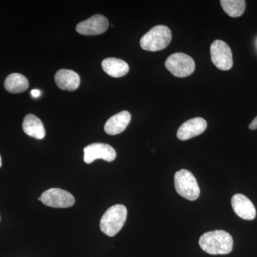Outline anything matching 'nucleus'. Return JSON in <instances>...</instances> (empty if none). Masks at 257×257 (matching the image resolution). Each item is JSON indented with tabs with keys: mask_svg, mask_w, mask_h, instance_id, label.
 Wrapping results in <instances>:
<instances>
[{
	"mask_svg": "<svg viewBox=\"0 0 257 257\" xmlns=\"http://www.w3.org/2000/svg\"><path fill=\"white\" fill-rule=\"evenodd\" d=\"M199 246L209 254H227L232 251V236L223 230H215L205 233L199 238Z\"/></svg>",
	"mask_w": 257,
	"mask_h": 257,
	"instance_id": "f257e3e1",
	"label": "nucleus"
},
{
	"mask_svg": "<svg viewBox=\"0 0 257 257\" xmlns=\"http://www.w3.org/2000/svg\"><path fill=\"white\" fill-rule=\"evenodd\" d=\"M172 32L168 27L157 25L142 37L140 46L144 50L157 52L168 46L172 41Z\"/></svg>",
	"mask_w": 257,
	"mask_h": 257,
	"instance_id": "f03ea898",
	"label": "nucleus"
},
{
	"mask_svg": "<svg viewBox=\"0 0 257 257\" xmlns=\"http://www.w3.org/2000/svg\"><path fill=\"white\" fill-rule=\"evenodd\" d=\"M127 209L122 204H116L106 211L100 221V229L104 234L114 236L123 227L126 220Z\"/></svg>",
	"mask_w": 257,
	"mask_h": 257,
	"instance_id": "7ed1b4c3",
	"label": "nucleus"
},
{
	"mask_svg": "<svg viewBox=\"0 0 257 257\" xmlns=\"http://www.w3.org/2000/svg\"><path fill=\"white\" fill-rule=\"evenodd\" d=\"M175 187L181 197L189 201L197 200L200 195V188L197 179L188 170H181L176 172Z\"/></svg>",
	"mask_w": 257,
	"mask_h": 257,
	"instance_id": "20e7f679",
	"label": "nucleus"
},
{
	"mask_svg": "<svg viewBox=\"0 0 257 257\" xmlns=\"http://www.w3.org/2000/svg\"><path fill=\"white\" fill-rule=\"evenodd\" d=\"M166 68L177 77H187L195 69L194 60L184 53H175L170 55L165 62Z\"/></svg>",
	"mask_w": 257,
	"mask_h": 257,
	"instance_id": "39448f33",
	"label": "nucleus"
},
{
	"mask_svg": "<svg viewBox=\"0 0 257 257\" xmlns=\"http://www.w3.org/2000/svg\"><path fill=\"white\" fill-rule=\"evenodd\" d=\"M38 199L47 207L54 208H69L75 203V199L72 194L59 188L47 189Z\"/></svg>",
	"mask_w": 257,
	"mask_h": 257,
	"instance_id": "423d86ee",
	"label": "nucleus"
},
{
	"mask_svg": "<svg viewBox=\"0 0 257 257\" xmlns=\"http://www.w3.org/2000/svg\"><path fill=\"white\" fill-rule=\"evenodd\" d=\"M213 63L220 70L227 71L232 67V52L229 45L221 40H215L210 47Z\"/></svg>",
	"mask_w": 257,
	"mask_h": 257,
	"instance_id": "0eeeda50",
	"label": "nucleus"
},
{
	"mask_svg": "<svg viewBox=\"0 0 257 257\" xmlns=\"http://www.w3.org/2000/svg\"><path fill=\"white\" fill-rule=\"evenodd\" d=\"M116 157L114 149L107 144H91L84 149V161L87 164H92L96 160L111 162L116 159Z\"/></svg>",
	"mask_w": 257,
	"mask_h": 257,
	"instance_id": "6e6552de",
	"label": "nucleus"
},
{
	"mask_svg": "<svg viewBox=\"0 0 257 257\" xmlns=\"http://www.w3.org/2000/svg\"><path fill=\"white\" fill-rule=\"evenodd\" d=\"M109 28V21L106 17L94 15L90 18L81 22L76 27L79 34L86 36H94L104 33Z\"/></svg>",
	"mask_w": 257,
	"mask_h": 257,
	"instance_id": "1a4fd4ad",
	"label": "nucleus"
},
{
	"mask_svg": "<svg viewBox=\"0 0 257 257\" xmlns=\"http://www.w3.org/2000/svg\"><path fill=\"white\" fill-rule=\"evenodd\" d=\"M207 122L202 117H195L185 121L179 128L177 137L182 141L190 140L194 137L199 136L205 131Z\"/></svg>",
	"mask_w": 257,
	"mask_h": 257,
	"instance_id": "9d476101",
	"label": "nucleus"
},
{
	"mask_svg": "<svg viewBox=\"0 0 257 257\" xmlns=\"http://www.w3.org/2000/svg\"><path fill=\"white\" fill-rule=\"evenodd\" d=\"M231 206L236 215L245 220H253L256 215V209L248 198L236 194L231 198Z\"/></svg>",
	"mask_w": 257,
	"mask_h": 257,
	"instance_id": "9b49d317",
	"label": "nucleus"
},
{
	"mask_svg": "<svg viewBox=\"0 0 257 257\" xmlns=\"http://www.w3.org/2000/svg\"><path fill=\"white\" fill-rule=\"evenodd\" d=\"M55 81L57 87L62 90H76L80 84L79 74L69 69H60L55 74Z\"/></svg>",
	"mask_w": 257,
	"mask_h": 257,
	"instance_id": "f8f14e48",
	"label": "nucleus"
},
{
	"mask_svg": "<svg viewBox=\"0 0 257 257\" xmlns=\"http://www.w3.org/2000/svg\"><path fill=\"white\" fill-rule=\"evenodd\" d=\"M131 114L122 111L111 116L104 125V131L109 135H116L124 132L131 121Z\"/></svg>",
	"mask_w": 257,
	"mask_h": 257,
	"instance_id": "ddd939ff",
	"label": "nucleus"
},
{
	"mask_svg": "<svg viewBox=\"0 0 257 257\" xmlns=\"http://www.w3.org/2000/svg\"><path fill=\"white\" fill-rule=\"evenodd\" d=\"M23 128L26 135L37 140H42L46 135L42 120L32 114L26 115L24 118Z\"/></svg>",
	"mask_w": 257,
	"mask_h": 257,
	"instance_id": "4468645a",
	"label": "nucleus"
},
{
	"mask_svg": "<svg viewBox=\"0 0 257 257\" xmlns=\"http://www.w3.org/2000/svg\"><path fill=\"white\" fill-rule=\"evenodd\" d=\"M101 67L108 75L115 78L124 77L130 70V67L126 62L114 57L104 59L101 62Z\"/></svg>",
	"mask_w": 257,
	"mask_h": 257,
	"instance_id": "2eb2a0df",
	"label": "nucleus"
},
{
	"mask_svg": "<svg viewBox=\"0 0 257 257\" xmlns=\"http://www.w3.org/2000/svg\"><path fill=\"white\" fill-rule=\"evenodd\" d=\"M5 87L8 92L13 94L25 92L29 87L28 79L22 74H10L5 79Z\"/></svg>",
	"mask_w": 257,
	"mask_h": 257,
	"instance_id": "dca6fc26",
	"label": "nucleus"
},
{
	"mask_svg": "<svg viewBox=\"0 0 257 257\" xmlns=\"http://www.w3.org/2000/svg\"><path fill=\"white\" fill-rule=\"evenodd\" d=\"M220 3L225 13L231 18H239L246 9L244 0H221Z\"/></svg>",
	"mask_w": 257,
	"mask_h": 257,
	"instance_id": "f3484780",
	"label": "nucleus"
},
{
	"mask_svg": "<svg viewBox=\"0 0 257 257\" xmlns=\"http://www.w3.org/2000/svg\"><path fill=\"white\" fill-rule=\"evenodd\" d=\"M248 128L251 130H257V116L253 119V121L250 123Z\"/></svg>",
	"mask_w": 257,
	"mask_h": 257,
	"instance_id": "a211bd4d",
	"label": "nucleus"
},
{
	"mask_svg": "<svg viewBox=\"0 0 257 257\" xmlns=\"http://www.w3.org/2000/svg\"><path fill=\"white\" fill-rule=\"evenodd\" d=\"M31 94L33 97H38V96H40V94H41V92H40L39 89H33V90L31 91Z\"/></svg>",
	"mask_w": 257,
	"mask_h": 257,
	"instance_id": "6ab92c4d",
	"label": "nucleus"
},
{
	"mask_svg": "<svg viewBox=\"0 0 257 257\" xmlns=\"http://www.w3.org/2000/svg\"><path fill=\"white\" fill-rule=\"evenodd\" d=\"M2 157H1V155H0V167H2Z\"/></svg>",
	"mask_w": 257,
	"mask_h": 257,
	"instance_id": "aec40b11",
	"label": "nucleus"
},
{
	"mask_svg": "<svg viewBox=\"0 0 257 257\" xmlns=\"http://www.w3.org/2000/svg\"><path fill=\"white\" fill-rule=\"evenodd\" d=\"M0 220H1V217H0Z\"/></svg>",
	"mask_w": 257,
	"mask_h": 257,
	"instance_id": "412c9836",
	"label": "nucleus"
}]
</instances>
